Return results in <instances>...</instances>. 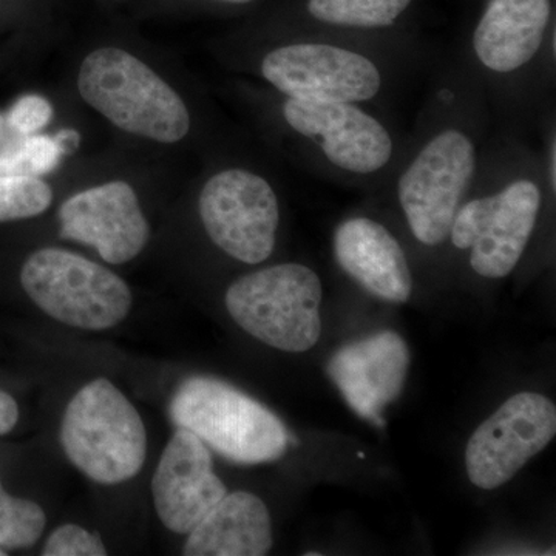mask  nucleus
Here are the masks:
<instances>
[{
    "label": "nucleus",
    "mask_w": 556,
    "mask_h": 556,
    "mask_svg": "<svg viewBox=\"0 0 556 556\" xmlns=\"http://www.w3.org/2000/svg\"><path fill=\"white\" fill-rule=\"evenodd\" d=\"M489 101L463 62L434 80L416 130L386 185L413 239L434 249L448 241L460 203L473 186L486 141Z\"/></svg>",
    "instance_id": "1"
},
{
    "label": "nucleus",
    "mask_w": 556,
    "mask_h": 556,
    "mask_svg": "<svg viewBox=\"0 0 556 556\" xmlns=\"http://www.w3.org/2000/svg\"><path fill=\"white\" fill-rule=\"evenodd\" d=\"M556 188L544 177L541 150L507 130L486 141L473 186L457 208L448 241L468 252L484 278L510 276L525 255L546 201Z\"/></svg>",
    "instance_id": "2"
},
{
    "label": "nucleus",
    "mask_w": 556,
    "mask_h": 556,
    "mask_svg": "<svg viewBox=\"0 0 556 556\" xmlns=\"http://www.w3.org/2000/svg\"><path fill=\"white\" fill-rule=\"evenodd\" d=\"M551 0H490L463 64L508 119L529 118L555 80Z\"/></svg>",
    "instance_id": "3"
},
{
    "label": "nucleus",
    "mask_w": 556,
    "mask_h": 556,
    "mask_svg": "<svg viewBox=\"0 0 556 556\" xmlns=\"http://www.w3.org/2000/svg\"><path fill=\"white\" fill-rule=\"evenodd\" d=\"M419 50L317 36L278 43L260 60V76L289 98L356 102L382 110L401 89Z\"/></svg>",
    "instance_id": "4"
},
{
    "label": "nucleus",
    "mask_w": 556,
    "mask_h": 556,
    "mask_svg": "<svg viewBox=\"0 0 556 556\" xmlns=\"http://www.w3.org/2000/svg\"><path fill=\"white\" fill-rule=\"evenodd\" d=\"M278 116L314 174L350 185H386L408 141L382 110L356 102L280 94Z\"/></svg>",
    "instance_id": "5"
},
{
    "label": "nucleus",
    "mask_w": 556,
    "mask_h": 556,
    "mask_svg": "<svg viewBox=\"0 0 556 556\" xmlns=\"http://www.w3.org/2000/svg\"><path fill=\"white\" fill-rule=\"evenodd\" d=\"M83 100L118 129L163 144L181 141L190 115L181 97L129 51L100 49L79 70Z\"/></svg>",
    "instance_id": "6"
},
{
    "label": "nucleus",
    "mask_w": 556,
    "mask_h": 556,
    "mask_svg": "<svg viewBox=\"0 0 556 556\" xmlns=\"http://www.w3.org/2000/svg\"><path fill=\"white\" fill-rule=\"evenodd\" d=\"M61 444L73 466L104 485L137 477L148 456V433L138 409L102 378L80 388L68 402Z\"/></svg>",
    "instance_id": "7"
},
{
    "label": "nucleus",
    "mask_w": 556,
    "mask_h": 556,
    "mask_svg": "<svg viewBox=\"0 0 556 556\" xmlns=\"http://www.w3.org/2000/svg\"><path fill=\"white\" fill-rule=\"evenodd\" d=\"M170 416L178 428L237 464L280 459L291 441L265 405L217 379L186 380L172 399Z\"/></svg>",
    "instance_id": "8"
},
{
    "label": "nucleus",
    "mask_w": 556,
    "mask_h": 556,
    "mask_svg": "<svg viewBox=\"0 0 556 556\" xmlns=\"http://www.w3.org/2000/svg\"><path fill=\"white\" fill-rule=\"evenodd\" d=\"M324 287L316 270L280 263L237 278L226 308L241 329L266 345L305 353L320 339Z\"/></svg>",
    "instance_id": "9"
},
{
    "label": "nucleus",
    "mask_w": 556,
    "mask_h": 556,
    "mask_svg": "<svg viewBox=\"0 0 556 556\" xmlns=\"http://www.w3.org/2000/svg\"><path fill=\"white\" fill-rule=\"evenodd\" d=\"M21 283L47 316L72 328H115L131 308V291L123 278L65 249L33 252L22 266Z\"/></svg>",
    "instance_id": "10"
},
{
    "label": "nucleus",
    "mask_w": 556,
    "mask_h": 556,
    "mask_svg": "<svg viewBox=\"0 0 556 556\" xmlns=\"http://www.w3.org/2000/svg\"><path fill=\"white\" fill-rule=\"evenodd\" d=\"M199 208L208 239L230 258L260 265L273 255L280 201L268 178L244 167L219 170L204 182Z\"/></svg>",
    "instance_id": "11"
},
{
    "label": "nucleus",
    "mask_w": 556,
    "mask_h": 556,
    "mask_svg": "<svg viewBox=\"0 0 556 556\" xmlns=\"http://www.w3.org/2000/svg\"><path fill=\"white\" fill-rule=\"evenodd\" d=\"M556 433L554 402L519 393L471 434L466 448L468 478L479 489H497L551 444Z\"/></svg>",
    "instance_id": "12"
},
{
    "label": "nucleus",
    "mask_w": 556,
    "mask_h": 556,
    "mask_svg": "<svg viewBox=\"0 0 556 556\" xmlns=\"http://www.w3.org/2000/svg\"><path fill=\"white\" fill-rule=\"evenodd\" d=\"M60 236L97 249L104 262L123 265L148 244V219L126 181H110L75 193L60 207Z\"/></svg>",
    "instance_id": "13"
},
{
    "label": "nucleus",
    "mask_w": 556,
    "mask_h": 556,
    "mask_svg": "<svg viewBox=\"0 0 556 556\" xmlns=\"http://www.w3.org/2000/svg\"><path fill=\"white\" fill-rule=\"evenodd\" d=\"M228 490L212 467L207 445L178 428L160 457L152 496L160 521L178 535H189Z\"/></svg>",
    "instance_id": "14"
},
{
    "label": "nucleus",
    "mask_w": 556,
    "mask_h": 556,
    "mask_svg": "<svg viewBox=\"0 0 556 556\" xmlns=\"http://www.w3.org/2000/svg\"><path fill=\"white\" fill-rule=\"evenodd\" d=\"M408 367L405 340L382 331L339 350L329 361L328 375L358 416L383 426L382 409L401 394Z\"/></svg>",
    "instance_id": "15"
},
{
    "label": "nucleus",
    "mask_w": 556,
    "mask_h": 556,
    "mask_svg": "<svg viewBox=\"0 0 556 556\" xmlns=\"http://www.w3.org/2000/svg\"><path fill=\"white\" fill-rule=\"evenodd\" d=\"M332 249L340 268L365 291L387 302L412 298L413 276L401 241L386 225L367 215L339 223Z\"/></svg>",
    "instance_id": "16"
},
{
    "label": "nucleus",
    "mask_w": 556,
    "mask_h": 556,
    "mask_svg": "<svg viewBox=\"0 0 556 556\" xmlns=\"http://www.w3.org/2000/svg\"><path fill=\"white\" fill-rule=\"evenodd\" d=\"M182 555L263 556L273 547L266 504L248 492L226 493L188 535Z\"/></svg>",
    "instance_id": "17"
},
{
    "label": "nucleus",
    "mask_w": 556,
    "mask_h": 556,
    "mask_svg": "<svg viewBox=\"0 0 556 556\" xmlns=\"http://www.w3.org/2000/svg\"><path fill=\"white\" fill-rule=\"evenodd\" d=\"M412 3L413 0H308L306 13L325 28L379 35L396 27Z\"/></svg>",
    "instance_id": "18"
},
{
    "label": "nucleus",
    "mask_w": 556,
    "mask_h": 556,
    "mask_svg": "<svg viewBox=\"0 0 556 556\" xmlns=\"http://www.w3.org/2000/svg\"><path fill=\"white\" fill-rule=\"evenodd\" d=\"M62 156L53 137L21 135L0 148V177H43L60 166Z\"/></svg>",
    "instance_id": "19"
},
{
    "label": "nucleus",
    "mask_w": 556,
    "mask_h": 556,
    "mask_svg": "<svg viewBox=\"0 0 556 556\" xmlns=\"http://www.w3.org/2000/svg\"><path fill=\"white\" fill-rule=\"evenodd\" d=\"M46 526V511L39 504L10 496L0 482V547H33Z\"/></svg>",
    "instance_id": "20"
},
{
    "label": "nucleus",
    "mask_w": 556,
    "mask_h": 556,
    "mask_svg": "<svg viewBox=\"0 0 556 556\" xmlns=\"http://www.w3.org/2000/svg\"><path fill=\"white\" fill-rule=\"evenodd\" d=\"M51 201L53 190L43 179L0 177V223L38 217Z\"/></svg>",
    "instance_id": "21"
},
{
    "label": "nucleus",
    "mask_w": 556,
    "mask_h": 556,
    "mask_svg": "<svg viewBox=\"0 0 556 556\" xmlns=\"http://www.w3.org/2000/svg\"><path fill=\"white\" fill-rule=\"evenodd\" d=\"M43 556H102L108 548L101 536L76 525L58 527L47 540Z\"/></svg>",
    "instance_id": "22"
},
{
    "label": "nucleus",
    "mask_w": 556,
    "mask_h": 556,
    "mask_svg": "<svg viewBox=\"0 0 556 556\" xmlns=\"http://www.w3.org/2000/svg\"><path fill=\"white\" fill-rule=\"evenodd\" d=\"M53 118V108L49 101L39 94H25L14 102L7 115V124L25 137V135H35L49 126Z\"/></svg>",
    "instance_id": "23"
},
{
    "label": "nucleus",
    "mask_w": 556,
    "mask_h": 556,
    "mask_svg": "<svg viewBox=\"0 0 556 556\" xmlns=\"http://www.w3.org/2000/svg\"><path fill=\"white\" fill-rule=\"evenodd\" d=\"M20 420L16 401L5 391L0 390V437L10 433Z\"/></svg>",
    "instance_id": "24"
},
{
    "label": "nucleus",
    "mask_w": 556,
    "mask_h": 556,
    "mask_svg": "<svg viewBox=\"0 0 556 556\" xmlns=\"http://www.w3.org/2000/svg\"><path fill=\"white\" fill-rule=\"evenodd\" d=\"M58 148H60L62 155H70L79 148L80 135L75 129H64L54 135Z\"/></svg>",
    "instance_id": "25"
},
{
    "label": "nucleus",
    "mask_w": 556,
    "mask_h": 556,
    "mask_svg": "<svg viewBox=\"0 0 556 556\" xmlns=\"http://www.w3.org/2000/svg\"><path fill=\"white\" fill-rule=\"evenodd\" d=\"M218 2H225V3H249V2H252V0H218Z\"/></svg>",
    "instance_id": "26"
},
{
    "label": "nucleus",
    "mask_w": 556,
    "mask_h": 556,
    "mask_svg": "<svg viewBox=\"0 0 556 556\" xmlns=\"http://www.w3.org/2000/svg\"><path fill=\"white\" fill-rule=\"evenodd\" d=\"M3 124H5V119H3V116L0 115V135H2Z\"/></svg>",
    "instance_id": "27"
},
{
    "label": "nucleus",
    "mask_w": 556,
    "mask_h": 556,
    "mask_svg": "<svg viewBox=\"0 0 556 556\" xmlns=\"http://www.w3.org/2000/svg\"><path fill=\"white\" fill-rule=\"evenodd\" d=\"M306 556H320L318 552H308V554H305Z\"/></svg>",
    "instance_id": "28"
},
{
    "label": "nucleus",
    "mask_w": 556,
    "mask_h": 556,
    "mask_svg": "<svg viewBox=\"0 0 556 556\" xmlns=\"http://www.w3.org/2000/svg\"><path fill=\"white\" fill-rule=\"evenodd\" d=\"M7 555L5 552L2 551V547H0V556Z\"/></svg>",
    "instance_id": "29"
}]
</instances>
